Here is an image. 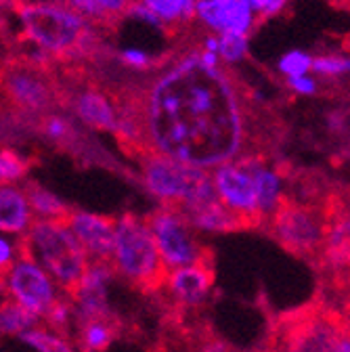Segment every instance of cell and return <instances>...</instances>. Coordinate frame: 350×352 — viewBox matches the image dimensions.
<instances>
[{
	"label": "cell",
	"mask_w": 350,
	"mask_h": 352,
	"mask_svg": "<svg viewBox=\"0 0 350 352\" xmlns=\"http://www.w3.org/2000/svg\"><path fill=\"white\" fill-rule=\"evenodd\" d=\"M250 36L248 34H221L218 36V55L223 63H237L248 55Z\"/></svg>",
	"instance_id": "25"
},
{
	"label": "cell",
	"mask_w": 350,
	"mask_h": 352,
	"mask_svg": "<svg viewBox=\"0 0 350 352\" xmlns=\"http://www.w3.org/2000/svg\"><path fill=\"white\" fill-rule=\"evenodd\" d=\"M25 172V164L21 162V157L9 149L3 151V155H0V176H3V183H13L17 179H21Z\"/></svg>",
	"instance_id": "29"
},
{
	"label": "cell",
	"mask_w": 350,
	"mask_h": 352,
	"mask_svg": "<svg viewBox=\"0 0 350 352\" xmlns=\"http://www.w3.org/2000/svg\"><path fill=\"white\" fill-rule=\"evenodd\" d=\"M183 214L187 216L191 227H197L201 231H229V229L239 227L241 223V218L235 212H231L221 199L201 204L195 208H187L183 210Z\"/></svg>",
	"instance_id": "17"
},
{
	"label": "cell",
	"mask_w": 350,
	"mask_h": 352,
	"mask_svg": "<svg viewBox=\"0 0 350 352\" xmlns=\"http://www.w3.org/2000/svg\"><path fill=\"white\" fill-rule=\"evenodd\" d=\"M313 61H315V57H311L309 53L289 51L279 59L277 67L285 78H296V76H304V74L313 72Z\"/></svg>",
	"instance_id": "27"
},
{
	"label": "cell",
	"mask_w": 350,
	"mask_h": 352,
	"mask_svg": "<svg viewBox=\"0 0 350 352\" xmlns=\"http://www.w3.org/2000/svg\"><path fill=\"white\" fill-rule=\"evenodd\" d=\"M113 338V329L105 319H91L84 321L82 329V346L86 352H101L109 346Z\"/></svg>",
	"instance_id": "24"
},
{
	"label": "cell",
	"mask_w": 350,
	"mask_h": 352,
	"mask_svg": "<svg viewBox=\"0 0 350 352\" xmlns=\"http://www.w3.org/2000/svg\"><path fill=\"white\" fill-rule=\"evenodd\" d=\"M74 109H76L78 118L84 124H89L91 128L118 132L120 111L109 101V97L103 95L101 91H95V88H86V91H82L74 101Z\"/></svg>",
	"instance_id": "15"
},
{
	"label": "cell",
	"mask_w": 350,
	"mask_h": 352,
	"mask_svg": "<svg viewBox=\"0 0 350 352\" xmlns=\"http://www.w3.org/2000/svg\"><path fill=\"white\" fill-rule=\"evenodd\" d=\"M5 275L7 289L17 304L25 306L28 311L36 313L38 317H49V313L57 304L55 279L32 256L23 254Z\"/></svg>",
	"instance_id": "8"
},
{
	"label": "cell",
	"mask_w": 350,
	"mask_h": 352,
	"mask_svg": "<svg viewBox=\"0 0 350 352\" xmlns=\"http://www.w3.org/2000/svg\"><path fill=\"white\" fill-rule=\"evenodd\" d=\"M51 323H55V325H65V321H67V306H63L61 302H57L55 304V308L49 313V317H47Z\"/></svg>",
	"instance_id": "35"
},
{
	"label": "cell",
	"mask_w": 350,
	"mask_h": 352,
	"mask_svg": "<svg viewBox=\"0 0 350 352\" xmlns=\"http://www.w3.org/2000/svg\"><path fill=\"white\" fill-rule=\"evenodd\" d=\"M32 256L59 285L78 289L89 271V252L63 220H36L28 233Z\"/></svg>",
	"instance_id": "2"
},
{
	"label": "cell",
	"mask_w": 350,
	"mask_h": 352,
	"mask_svg": "<svg viewBox=\"0 0 350 352\" xmlns=\"http://www.w3.org/2000/svg\"><path fill=\"white\" fill-rule=\"evenodd\" d=\"M313 72L319 76H342L350 72V57H338V55H321L313 61Z\"/></svg>",
	"instance_id": "28"
},
{
	"label": "cell",
	"mask_w": 350,
	"mask_h": 352,
	"mask_svg": "<svg viewBox=\"0 0 350 352\" xmlns=\"http://www.w3.org/2000/svg\"><path fill=\"white\" fill-rule=\"evenodd\" d=\"M157 250L168 269H183L204 260L201 245L191 235V223L181 210L164 208L149 220Z\"/></svg>",
	"instance_id": "7"
},
{
	"label": "cell",
	"mask_w": 350,
	"mask_h": 352,
	"mask_svg": "<svg viewBox=\"0 0 350 352\" xmlns=\"http://www.w3.org/2000/svg\"><path fill=\"white\" fill-rule=\"evenodd\" d=\"M143 181L157 199L179 204L183 210L221 199L214 187V176L206 168L157 153H151L143 164Z\"/></svg>",
	"instance_id": "4"
},
{
	"label": "cell",
	"mask_w": 350,
	"mask_h": 352,
	"mask_svg": "<svg viewBox=\"0 0 350 352\" xmlns=\"http://www.w3.org/2000/svg\"><path fill=\"white\" fill-rule=\"evenodd\" d=\"M265 168L254 157H241L218 166L212 174L218 197L241 220L260 216V176Z\"/></svg>",
	"instance_id": "6"
},
{
	"label": "cell",
	"mask_w": 350,
	"mask_h": 352,
	"mask_svg": "<svg viewBox=\"0 0 350 352\" xmlns=\"http://www.w3.org/2000/svg\"><path fill=\"white\" fill-rule=\"evenodd\" d=\"M287 86L292 88L294 93H298L302 97H311V95L317 93V80L311 78L309 74L296 76V78H287Z\"/></svg>",
	"instance_id": "32"
},
{
	"label": "cell",
	"mask_w": 350,
	"mask_h": 352,
	"mask_svg": "<svg viewBox=\"0 0 350 352\" xmlns=\"http://www.w3.org/2000/svg\"><path fill=\"white\" fill-rule=\"evenodd\" d=\"M141 3L162 21L164 28H177L195 19L199 0H141Z\"/></svg>",
	"instance_id": "19"
},
{
	"label": "cell",
	"mask_w": 350,
	"mask_h": 352,
	"mask_svg": "<svg viewBox=\"0 0 350 352\" xmlns=\"http://www.w3.org/2000/svg\"><path fill=\"white\" fill-rule=\"evenodd\" d=\"M195 19L210 34H248L254 30L258 15L252 0H199Z\"/></svg>",
	"instance_id": "9"
},
{
	"label": "cell",
	"mask_w": 350,
	"mask_h": 352,
	"mask_svg": "<svg viewBox=\"0 0 350 352\" xmlns=\"http://www.w3.org/2000/svg\"><path fill=\"white\" fill-rule=\"evenodd\" d=\"M109 281V271L103 262L89 267L82 283L76 289L78 296V311L84 321L91 319H105L107 315V298H105V285Z\"/></svg>",
	"instance_id": "13"
},
{
	"label": "cell",
	"mask_w": 350,
	"mask_h": 352,
	"mask_svg": "<svg viewBox=\"0 0 350 352\" xmlns=\"http://www.w3.org/2000/svg\"><path fill=\"white\" fill-rule=\"evenodd\" d=\"M204 352H223V350H218V348H208V350H204Z\"/></svg>",
	"instance_id": "37"
},
{
	"label": "cell",
	"mask_w": 350,
	"mask_h": 352,
	"mask_svg": "<svg viewBox=\"0 0 350 352\" xmlns=\"http://www.w3.org/2000/svg\"><path fill=\"white\" fill-rule=\"evenodd\" d=\"M36 321H38V315L28 311L25 306H21L17 302H5L3 304V313H0V327H3L5 333L21 336V333L34 329Z\"/></svg>",
	"instance_id": "22"
},
{
	"label": "cell",
	"mask_w": 350,
	"mask_h": 352,
	"mask_svg": "<svg viewBox=\"0 0 350 352\" xmlns=\"http://www.w3.org/2000/svg\"><path fill=\"white\" fill-rule=\"evenodd\" d=\"M17 260H19V258H17V248H15V243H11V239L5 235L3 239H0V267H3V273H7Z\"/></svg>",
	"instance_id": "33"
},
{
	"label": "cell",
	"mask_w": 350,
	"mask_h": 352,
	"mask_svg": "<svg viewBox=\"0 0 350 352\" xmlns=\"http://www.w3.org/2000/svg\"><path fill=\"white\" fill-rule=\"evenodd\" d=\"M281 208V179L271 168L262 170L260 176V216L275 214Z\"/></svg>",
	"instance_id": "23"
},
{
	"label": "cell",
	"mask_w": 350,
	"mask_h": 352,
	"mask_svg": "<svg viewBox=\"0 0 350 352\" xmlns=\"http://www.w3.org/2000/svg\"><path fill=\"white\" fill-rule=\"evenodd\" d=\"M120 59L124 61V65L133 67V69H145L151 65V57L141 49H124L120 53Z\"/></svg>",
	"instance_id": "31"
},
{
	"label": "cell",
	"mask_w": 350,
	"mask_h": 352,
	"mask_svg": "<svg viewBox=\"0 0 350 352\" xmlns=\"http://www.w3.org/2000/svg\"><path fill=\"white\" fill-rule=\"evenodd\" d=\"M69 229L76 233L89 256L99 262H107L116 254V223L91 214V212H72L67 218Z\"/></svg>",
	"instance_id": "11"
},
{
	"label": "cell",
	"mask_w": 350,
	"mask_h": 352,
	"mask_svg": "<svg viewBox=\"0 0 350 352\" xmlns=\"http://www.w3.org/2000/svg\"><path fill=\"white\" fill-rule=\"evenodd\" d=\"M214 273L208 264H191V267L174 269L168 277V287L174 298L185 304H199L210 292Z\"/></svg>",
	"instance_id": "14"
},
{
	"label": "cell",
	"mask_w": 350,
	"mask_h": 352,
	"mask_svg": "<svg viewBox=\"0 0 350 352\" xmlns=\"http://www.w3.org/2000/svg\"><path fill=\"white\" fill-rule=\"evenodd\" d=\"M273 225L277 237L292 250L309 252L323 239V227L315 214L298 206L281 204V208L275 212Z\"/></svg>",
	"instance_id": "10"
},
{
	"label": "cell",
	"mask_w": 350,
	"mask_h": 352,
	"mask_svg": "<svg viewBox=\"0 0 350 352\" xmlns=\"http://www.w3.org/2000/svg\"><path fill=\"white\" fill-rule=\"evenodd\" d=\"M32 206L28 193L5 185L0 189V229L3 233H23L32 227Z\"/></svg>",
	"instance_id": "16"
},
{
	"label": "cell",
	"mask_w": 350,
	"mask_h": 352,
	"mask_svg": "<svg viewBox=\"0 0 350 352\" xmlns=\"http://www.w3.org/2000/svg\"><path fill=\"white\" fill-rule=\"evenodd\" d=\"M287 3H289V0H252V5H254V11H256L258 19L273 17V15L281 13Z\"/></svg>",
	"instance_id": "30"
},
{
	"label": "cell",
	"mask_w": 350,
	"mask_h": 352,
	"mask_svg": "<svg viewBox=\"0 0 350 352\" xmlns=\"http://www.w3.org/2000/svg\"><path fill=\"white\" fill-rule=\"evenodd\" d=\"M28 346L36 348L38 352H74L69 348V344L65 340H61L59 336L51 333V331H45V329H30L25 333L19 336Z\"/></svg>",
	"instance_id": "26"
},
{
	"label": "cell",
	"mask_w": 350,
	"mask_h": 352,
	"mask_svg": "<svg viewBox=\"0 0 350 352\" xmlns=\"http://www.w3.org/2000/svg\"><path fill=\"white\" fill-rule=\"evenodd\" d=\"M45 128H47V135L53 137V139H63L67 135V124L61 118H55V116L47 120Z\"/></svg>",
	"instance_id": "34"
},
{
	"label": "cell",
	"mask_w": 350,
	"mask_h": 352,
	"mask_svg": "<svg viewBox=\"0 0 350 352\" xmlns=\"http://www.w3.org/2000/svg\"><path fill=\"white\" fill-rule=\"evenodd\" d=\"M116 267L118 271L141 285H155L164 279V260L157 250L149 223L137 216L116 220Z\"/></svg>",
	"instance_id": "5"
},
{
	"label": "cell",
	"mask_w": 350,
	"mask_h": 352,
	"mask_svg": "<svg viewBox=\"0 0 350 352\" xmlns=\"http://www.w3.org/2000/svg\"><path fill=\"white\" fill-rule=\"evenodd\" d=\"M23 34L42 53H80L91 40V25L67 3L25 5L19 11Z\"/></svg>",
	"instance_id": "3"
},
{
	"label": "cell",
	"mask_w": 350,
	"mask_h": 352,
	"mask_svg": "<svg viewBox=\"0 0 350 352\" xmlns=\"http://www.w3.org/2000/svg\"><path fill=\"white\" fill-rule=\"evenodd\" d=\"M28 199H30V206L32 210L42 218V220H67L69 218V210L65 208V204L55 197L51 191L42 189V187H28Z\"/></svg>",
	"instance_id": "21"
},
{
	"label": "cell",
	"mask_w": 350,
	"mask_h": 352,
	"mask_svg": "<svg viewBox=\"0 0 350 352\" xmlns=\"http://www.w3.org/2000/svg\"><path fill=\"white\" fill-rule=\"evenodd\" d=\"M89 23H113L130 13L139 0H65Z\"/></svg>",
	"instance_id": "18"
},
{
	"label": "cell",
	"mask_w": 350,
	"mask_h": 352,
	"mask_svg": "<svg viewBox=\"0 0 350 352\" xmlns=\"http://www.w3.org/2000/svg\"><path fill=\"white\" fill-rule=\"evenodd\" d=\"M5 91L9 93L11 101L25 111H40L49 107L53 95L49 82L38 74L32 65H15L9 67L5 74Z\"/></svg>",
	"instance_id": "12"
},
{
	"label": "cell",
	"mask_w": 350,
	"mask_h": 352,
	"mask_svg": "<svg viewBox=\"0 0 350 352\" xmlns=\"http://www.w3.org/2000/svg\"><path fill=\"white\" fill-rule=\"evenodd\" d=\"M336 331L327 323H315L309 329H304L292 348V352H333L338 346Z\"/></svg>",
	"instance_id": "20"
},
{
	"label": "cell",
	"mask_w": 350,
	"mask_h": 352,
	"mask_svg": "<svg viewBox=\"0 0 350 352\" xmlns=\"http://www.w3.org/2000/svg\"><path fill=\"white\" fill-rule=\"evenodd\" d=\"M333 352H350V338L340 340V342H338V346L333 348Z\"/></svg>",
	"instance_id": "36"
},
{
	"label": "cell",
	"mask_w": 350,
	"mask_h": 352,
	"mask_svg": "<svg viewBox=\"0 0 350 352\" xmlns=\"http://www.w3.org/2000/svg\"><path fill=\"white\" fill-rule=\"evenodd\" d=\"M143 132L151 153L197 168H218L243 143V111L227 74L197 55L164 72L145 97Z\"/></svg>",
	"instance_id": "1"
}]
</instances>
